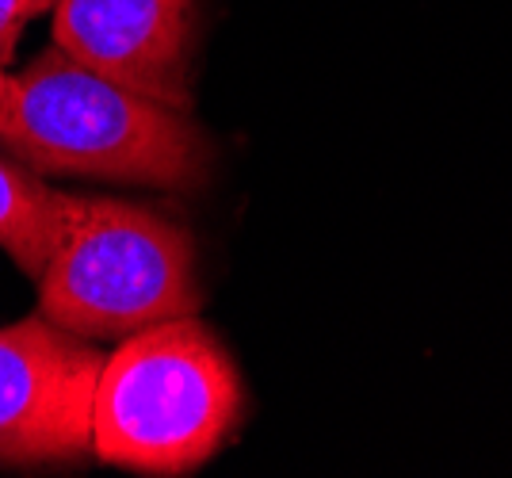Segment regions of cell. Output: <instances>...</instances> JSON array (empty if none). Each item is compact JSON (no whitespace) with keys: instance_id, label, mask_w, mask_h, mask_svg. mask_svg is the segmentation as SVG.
Returning <instances> with one entry per match:
<instances>
[{"instance_id":"obj_6","label":"cell","mask_w":512,"mask_h":478,"mask_svg":"<svg viewBox=\"0 0 512 478\" xmlns=\"http://www.w3.org/2000/svg\"><path fill=\"white\" fill-rule=\"evenodd\" d=\"M81 211V196L58 192L20 157H0V249L31 280L43 276L58 241Z\"/></svg>"},{"instance_id":"obj_1","label":"cell","mask_w":512,"mask_h":478,"mask_svg":"<svg viewBox=\"0 0 512 478\" xmlns=\"http://www.w3.org/2000/svg\"><path fill=\"white\" fill-rule=\"evenodd\" d=\"M0 146L43 176H96L161 192H203L214 146L188 111L157 104L50 46L12 73Z\"/></svg>"},{"instance_id":"obj_8","label":"cell","mask_w":512,"mask_h":478,"mask_svg":"<svg viewBox=\"0 0 512 478\" xmlns=\"http://www.w3.org/2000/svg\"><path fill=\"white\" fill-rule=\"evenodd\" d=\"M8 85H12V73H8V69L0 66V100L8 96Z\"/></svg>"},{"instance_id":"obj_4","label":"cell","mask_w":512,"mask_h":478,"mask_svg":"<svg viewBox=\"0 0 512 478\" xmlns=\"http://www.w3.org/2000/svg\"><path fill=\"white\" fill-rule=\"evenodd\" d=\"M104 352L35 310L0 326V467L46 471L92 459V394Z\"/></svg>"},{"instance_id":"obj_5","label":"cell","mask_w":512,"mask_h":478,"mask_svg":"<svg viewBox=\"0 0 512 478\" xmlns=\"http://www.w3.org/2000/svg\"><path fill=\"white\" fill-rule=\"evenodd\" d=\"M54 46L157 104L192 115L195 0H54Z\"/></svg>"},{"instance_id":"obj_7","label":"cell","mask_w":512,"mask_h":478,"mask_svg":"<svg viewBox=\"0 0 512 478\" xmlns=\"http://www.w3.org/2000/svg\"><path fill=\"white\" fill-rule=\"evenodd\" d=\"M50 8H54V0H0V66L8 69L23 27L39 12H50Z\"/></svg>"},{"instance_id":"obj_3","label":"cell","mask_w":512,"mask_h":478,"mask_svg":"<svg viewBox=\"0 0 512 478\" xmlns=\"http://www.w3.org/2000/svg\"><path fill=\"white\" fill-rule=\"evenodd\" d=\"M192 234L142 203L85 199L39 276V314L85 341L199 314Z\"/></svg>"},{"instance_id":"obj_2","label":"cell","mask_w":512,"mask_h":478,"mask_svg":"<svg viewBox=\"0 0 512 478\" xmlns=\"http://www.w3.org/2000/svg\"><path fill=\"white\" fill-rule=\"evenodd\" d=\"M249 398L195 314L123 337L92 394V456L130 475H192L237 433Z\"/></svg>"}]
</instances>
